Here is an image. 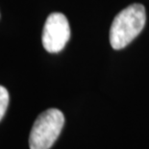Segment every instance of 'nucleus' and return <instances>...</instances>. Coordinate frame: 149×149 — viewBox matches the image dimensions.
I'll return each mask as SVG.
<instances>
[{
  "label": "nucleus",
  "instance_id": "obj_4",
  "mask_svg": "<svg viewBox=\"0 0 149 149\" xmlns=\"http://www.w3.org/2000/svg\"><path fill=\"white\" fill-rule=\"evenodd\" d=\"M9 100H10V96H9L7 88L3 86H0V120L3 118L6 111H7Z\"/></svg>",
  "mask_w": 149,
  "mask_h": 149
},
{
  "label": "nucleus",
  "instance_id": "obj_2",
  "mask_svg": "<svg viewBox=\"0 0 149 149\" xmlns=\"http://www.w3.org/2000/svg\"><path fill=\"white\" fill-rule=\"evenodd\" d=\"M65 116L58 109H48L38 116L29 137L30 149H50L59 138Z\"/></svg>",
  "mask_w": 149,
  "mask_h": 149
},
{
  "label": "nucleus",
  "instance_id": "obj_1",
  "mask_svg": "<svg viewBox=\"0 0 149 149\" xmlns=\"http://www.w3.org/2000/svg\"><path fill=\"white\" fill-rule=\"evenodd\" d=\"M146 21L145 9L133 4L116 15L110 29V43L113 49L124 48L143 29Z\"/></svg>",
  "mask_w": 149,
  "mask_h": 149
},
{
  "label": "nucleus",
  "instance_id": "obj_3",
  "mask_svg": "<svg viewBox=\"0 0 149 149\" xmlns=\"http://www.w3.org/2000/svg\"><path fill=\"white\" fill-rule=\"evenodd\" d=\"M70 38V27L68 18L61 13L49 15L42 31V45L46 51L57 53L65 48Z\"/></svg>",
  "mask_w": 149,
  "mask_h": 149
}]
</instances>
